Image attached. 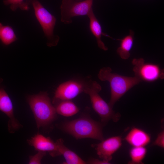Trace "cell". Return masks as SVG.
<instances>
[{
    "instance_id": "cell-1",
    "label": "cell",
    "mask_w": 164,
    "mask_h": 164,
    "mask_svg": "<svg viewBox=\"0 0 164 164\" xmlns=\"http://www.w3.org/2000/svg\"><path fill=\"white\" fill-rule=\"evenodd\" d=\"M97 76L102 81H108L110 85L111 97L108 104L113 108L115 103L129 90L141 81L138 78L125 76L112 72L109 67L100 70Z\"/></svg>"
},
{
    "instance_id": "cell-2",
    "label": "cell",
    "mask_w": 164,
    "mask_h": 164,
    "mask_svg": "<svg viewBox=\"0 0 164 164\" xmlns=\"http://www.w3.org/2000/svg\"><path fill=\"white\" fill-rule=\"evenodd\" d=\"M27 100L38 129L48 126L56 119L55 108L46 92H40L36 94L29 95Z\"/></svg>"
},
{
    "instance_id": "cell-3",
    "label": "cell",
    "mask_w": 164,
    "mask_h": 164,
    "mask_svg": "<svg viewBox=\"0 0 164 164\" xmlns=\"http://www.w3.org/2000/svg\"><path fill=\"white\" fill-rule=\"evenodd\" d=\"M63 130L76 138L104 139L101 124L87 117H82L63 124Z\"/></svg>"
},
{
    "instance_id": "cell-4",
    "label": "cell",
    "mask_w": 164,
    "mask_h": 164,
    "mask_svg": "<svg viewBox=\"0 0 164 164\" xmlns=\"http://www.w3.org/2000/svg\"><path fill=\"white\" fill-rule=\"evenodd\" d=\"M101 89V87L99 83L90 80L86 83L84 92L89 96L93 108L100 116L102 122H106L111 120L117 122L121 115L118 113H115L108 103L99 94Z\"/></svg>"
},
{
    "instance_id": "cell-5",
    "label": "cell",
    "mask_w": 164,
    "mask_h": 164,
    "mask_svg": "<svg viewBox=\"0 0 164 164\" xmlns=\"http://www.w3.org/2000/svg\"><path fill=\"white\" fill-rule=\"evenodd\" d=\"M34 8L36 17L47 39V45L50 47L56 46L59 37L54 34V29L56 19L47 10L38 0H27Z\"/></svg>"
},
{
    "instance_id": "cell-6",
    "label": "cell",
    "mask_w": 164,
    "mask_h": 164,
    "mask_svg": "<svg viewBox=\"0 0 164 164\" xmlns=\"http://www.w3.org/2000/svg\"><path fill=\"white\" fill-rule=\"evenodd\" d=\"M93 1L63 0L60 6L61 21L65 24H70L74 17L87 15L93 10Z\"/></svg>"
},
{
    "instance_id": "cell-7",
    "label": "cell",
    "mask_w": 164,
    "mask_h": 164,
    "mask_svg": "<svg viewBox=\"0 0 164 164\" xmlns=\"http://www.w3.org/2000/svg\"><path fill=\"white\" fill-rule=\"evenodd\" d=\"M135 76L141 81L154 82L164 79V70L157 64L145 63L142 58H134L132 61Z\"/></svg>"
},
{
    "instance_id": "cell-8",
    "label": "cell",
    "mask_w": 164,
    "mask_h": 164,
    "mask_svg": "<svg viewBox=\"0 0 164 164\" xmlns=\"http://www.w3.org/2000/svg\"><path fill=\"white\" fill-rule=\"evenodd\" d=\"M86 83L71 80L60 84L55 91L53 102L63 100H71L84 92Z\"/></svg>"
},
{
    "instance_id": "cell-9",
    "label": "cell",
    "mask_w": 164,
    "mask_h": 164,
    "mask_svg": "<svg viewBox=\"0 0 164 164\" xmlns=\"http://www.w3.org/2000/svg\"><path fill=\"white\" fill-rule=\"evenodd\" d=\"M122 138L120 136H112L94 145L99 157L108 162L112 159L113 155L121 146Z\"/></svg>"
},
{
    "instance_id": "cell-10",
    "label": "cell",
    "mask_w": 164,
    "mask_h": 164,
    "mask_svg": "<svg viewBox=\"0 0 164 164\" xmlns=\"http://www.w3.org/2000/svg\"><path fill=\"white\" fill-rule=\"evenodd\" d=\"M0 80V84L1 82ZM0 111L5 114L9 118L8 129L11 133H13L22 127L15 118L13 104L9 95L0 85Z\"/></svg>"
},
{
    "instance_id": "cell-11",
    "label": "cell",
    "mask_w": 164,
    "mask_h": 164,
    "mask_svg": "<svg viewBox=\"0 0 164 164\" xmlns=\"http://www.w3.org/2000/svg\"><path fill=\"white\" fill-rule=\"evenodd\" d=\"M27 142L30 146H33L38 151L49 152L52 157L58 156V148L56 142H54L49 137L37 133Z\"/></svg>"
},
{
    "instance_id": "cell-12",
    "label": "cell",
    "mask_w": 164,
    "mask_h": 164,
    "mask_svg": "<svg viewBox=\"0 0 164 164\" xmlns=\"http://www.w3.org/2000/svg\"><path fill=\"white\" fill-rule=\"evenodd\" d=\"M125 140L133 147L145 146L150 143L151 136L143 130L134 127L126 135Z\"/></svg>"
},
{
    "instance_id": "cell-13",
    "label": "cell",
    "mask_w": 164,
    "mask_h": 164,
    "mask_svg": "<svg viewBox=\"0 0 164 164\" xmlns=\"http://www.w3.org/2000/svg\"><path fill=\"white\" fill-rule=\"evenodd\" d=\"M58 148V156L63 155L65 162V164H85L86 162L75 152L67 147L63 144V141L61 138L56 141Z\"/></svg>"
},
{
    "instance_id": "cell-14",
    "label": "cell",
    "mask_w": 164,
    "mask_h": 164,
    "mask_svg": "<svg viewBox=\"0 0 164 164\" xmlns=\"http://www.w3.org/2000/svg\"><path fill=\"white\" fill-rule=\"evenodd\" d=\"M87 16L89 20L90 29L96 39L98 46L104 50H108V48L102 41L101 37L102 35L109 36L102 32L101 26L94 14L93 10Z\"/></svg>"
},
{
    "instance_id": "cell-15",
    "label": "cell",
    "mask_w": 164,
    "mask_h": 164,
    "mask_svg": "<svg viewBox=\"0 0 164 164\" xmlns=\"http://www.w3.org/2000/svg\"><path fill=\"white\" fill-rule=\"evenodd\" d=\"M53 103L56 113L65 117L73 116L79 110L78 107L71 100L60 101Z\"/></svg>"
},
{
    "instance_id": "cell-16",
    "label": "cell",
    "mask_w": 164,
    "mask_h": 164,
    "mask_svg": "<svg viewBox=\"0 0 164 164\" xmlns=\"http://www.w3.org/2000/svg\"><path fill=\"white\" fill-rule=\"evenodd\" d=\"M134 33L130 30L129 34L119 40L120 41L119 47L117 52L120 57L123 60L128 59L130 56V51L133 45Z\"/></svg>"
},
{
    "instance_id": "cell-17",
    "label": "cell",
    "mask_w": 164,
    "mask_h": 164,
    "mask_svg": "<svg viewBox=\"0 0 164 164\" xmlns=\"http://www.w3.org/2000/svg\"><path fill=\"white\" fill-rule=\"evenodd\" d=\"M17 39L14 29L11 26L3 25L0 22V40L3 44L9 45Z\"/></svg>"
},
{
    "instance_id": "cell-18",
    "label": "cell",
    "mask_w": 164,
    "mask_h": 164,
    "mask_svg": "<svg viewBox=\"0 0 164 164\" xmlns=\"http://www.w3.org/2000/svg\"><path fill=\"white\" fill-rule=\"evenodd\" d=\"M147 152L145 146L133 147L129 150V154L131 160L129 164H143L142 161L145 158Z\"/></svg>"
},
{
    "instance_id": "cell-19",
    "label": "cell",
    "mask_w": 164,
    "mask_h": 164,
    "mask_svg": "<svg viewBox=\"0 0 164 164\" xmlns=\"http://www.w3.org/2000/svg\"><path fill=\"white\" fill-rule=\"evenodd\" d=\"M4 4L6 5H10V9L15 11L18 8L23 10H28L29 9V2L27 0H4Z\"/></svg>"
},
{
    "instance_id": "cell-20",
    "label": "cell",
    "mask_w": 164,
    "mask_h": 164,
    "mask_svg": "<svg viewBox=\"0 0 164 164\" xmlns=\"http://www.w3.org/2000/svg\"><path fill=\"white\" fill-rule=\"evenodd\" d=\"M46 155L45 152L38 151V152L33 155L29 156V164H40L43 158Z\"/></svg>"
},
{
    "instance_id": "cell-21",
    "label": "cell",
    "mask_w": 164,
    "mask_h": 164,
    "mask_svg": "<svg viewBox=\"0 0 164 164\" xmlns=\"http://www.w3.org/2000/svg\"><path fill=\"white\" fill-rule=\"evenodd\" d=\"M152 145L162 148H164V131L163 130L158 134L156 139L153 143Z\"/></svg>"
},
{
    "instance_id": "cell-22",
    "label": "cell",
    "mask_w": 164,
    "mask_h": 164,
    "mask_svg": "<svg viewBox=\"0 0 164 164\" xmlns=\"http://www.w3.org/2000/svg\"><path fill=\"white\" fill-rule=\"evenodd\" d=\"M110 163L103 160H100L94 158H91L87 162V163L92 164H110Z\"/></svg>"
},
{
    "instance_id": "cell-23",
    "label": "cell",
    "mask_w": 164,
    "mask_h": 164,
    "mask_svg": "<svg viewBox=\"0 0 164 164\" xmlns=\"http://www.w3.org/2000/svg\"><path fill=\"white\" fill-rule=\"evenodd\" d=\"M76 0V1H80V0Z\"/></svg>"
}]
</instances>
